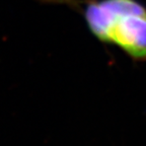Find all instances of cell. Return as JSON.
<instances>
[{
	"label": "cell",
	"instance_id": "obj_1",
	"mask_svg": "<svg viewBox=\"0 0 146 146\" xmlns=\"http://www.w3.org/2000/svg\"><path fill=\"white\" fill-rule=\"evenodd\" d=\"M64 4L82 15L98 41L135 61H146V6L138 0H40Z\"/></svg>",
	"mask_w": 146,
	"mask_h": 146
}]
</instances>
